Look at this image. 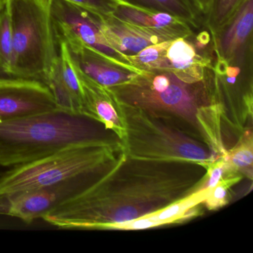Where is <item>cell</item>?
Here are the masks:
<instances>
[{
    "label": "cell",
    "mask_w": 253,
    "mask_h": 253,
    "mask_svg": "<svg viewBox=\"0 0 253 253\" xmlns=\"http://www.w3.org/2000/svg\"><path fill=\"white\" fill-rule=\"evenodd\" d=\"M118 140L99 121L57 109L0 121V166L23 165L72 145Z\"/></svg>",
    "instance_id": "3"
},
{
    "label": "cell",
    "mask_w": 253,
    "mask_h": 253,
    "mask_svg": "<svg viewBox=\"0 0 253 253\" xmlns=\"http://www.w3.org/2000/svg\"><path fill=\"white\" fill-rule=\"evenodd\" d=\"M47 87L54 97L57 109L82 115V87L64 44L59 45L58 54L50 70Z\"/></svg>",
    "instance_id": "12"
},
{
    "label": "cell",
    "mask_w": 253,
    "mask_h": 253,
    "mask_svg": "<svg viewBox=\"0 0 253 253\" xmlns=\"http://www.w3.org/2000/svg\"><path fill=\"white\" fill-rule=\"evenodd\" d=\"M50 13L58 46L69 43L85 45L111 58L132 66L127 56L118 52L108 43L100 28L98 14L64 0H50Z\"/></svg>",
    "instance_id": "8"
},
{
    "label": "cell",
    "mask_w": 253,
    "mask_h": 253,
    "mask_svg": "<svg viewBox=\"0 0 253 253\" xmlns=\"http://www.w3.org/2000/svg\"><path fill=\"white\" fill-rule=\"evenodd\" d=\"M117 104V103H116ZM124 121L126 154L133 159L192 161L210 168L217 161L204 142L163 118L140 109L117 104Z\"/></svg>",
    "instance_id": "6"
},
{
    "label": "cell",
    "mask_w": 253,
    "mask_h": 253,
    "mask_svg": "<svg viewBox=\"0 0 253 253\" xmlns=\"http://www.w3.org/2000/svg\"><path fill=\"white\" fill-rule=\"evenodd\" d=\"M75 70L83 90L82 115L103 124L123 143L126 137L125 125L110 91L78 69Z\"/></svg>",
    "instance_id": "13"
},
{
    "label": "cell",
    "mask_w": 253,
    "mask_h": 253,
    "mask_svg": "<svg viewBox=\"0 0 253 253\" xmlns=\"http://www.w3.org/2000/svg\"><path fill=\"white\" fill-rule=\"evenodd\" d=\"M100 24L109 45L126 56L133 55L149 45L169 41L154 31L121 20L113 14L100 15Z\"/></svg>",
    "instance_id": "14"
},
{
    "label": "cell",
    "mask_w": 253,
    "mask_h": 253,
    "mask_svg": "<svg viewBox=\"0 0 253 253\" xmlns=\"http://www.w3.org/2000/svg\"><path fill=\"white\" fill-rule=\"evenodd\" d=\"M189 1L204 21V17L207 15L210 11L212 0H189Z\"/></svg>",
    "instance_id": "23"
},
{
    "label": "cell",
    "mask_w": 253,
    "mask_h": 253,
    "mask_svg": "<svg viewBox=\"0 0 253 253\" xmlns=\"http://www.w3.org/2000/svg\"><path fill=\"white\" fill-rule=\"evenodd\" d=\"M246 2L247 0H212L203 27L210 33H218L232 21Z\"/></svg>",
    "instance_id": "19"
},
{
    "label": "cell",
    "mask_w": 253,
    "mask_h": 253,
    "mask_svg": "<svg viewBox=\"0 0 253 253\" xmlns=\"http://www.w3.org/2000/svg\"><path fill=\"white\" fill-rule=\"evenodd\" d=\"M113 14L121 20L154 31L169 41L189 38L195 33V29L186 20L165 11L122 3L116 7Z\"/></svg>",
    "instance_id": "15"
},
{
    "label": "cell",
    "mask_w": 253,
    "mask_h": 253,
    "mask_svg": "<svg viewBox=\"0 0 253 253\" xmlns=\"http://www.w3.org/2000/svg\"><path fill=\"white\" fill-rule=\"evenodd\" d=\"M208 168L192 161L124 158L97 184L42 216L63 229L108 230L156 212L204 187Z\"/></svg>",
    "instance_id": "1"
},
{
    "label": "cell",
    "mask_w": 253,
    "mask_h": 253,
    "mask_svg": "<svg viewBox=\"0 0 253 253\" xmlns=\"http://www.w3.org/2000/svg\"><path fill=\"white\" fill-rule=\"evenodd\" d=\"M107 88L117 104L169 121L203 142L199 114L210 105H221L215 67L195 82L183 81L171 71L140 70L126 82Z\"/></svg>",
    "instance_id": "2"
},
{
    "label": "cell",
    "mask_w": 253,
    "mask_h": 253,
    "mask_svg": "<svg viewBox=\"0 0 253 253\" xmlns=\"http://www.w3.org/2000/svg\"><path fill=\"white\" fill-rule=\"evenodd\" d=\"M11 65L12 40L9 17L5 7L0 14V81L13 80Z\"/></svg>",
    "instance_id": "20"
},
{
    "label": "cell",
    "mask_w": 253,
    "mask_h": 253,
    "mask_svg": "<svg viewBox=\"0 0 253 253\" xmlns=\"http://www.w3.org/2000/svg\"><path fill=\"white\" fill-rule=\"evenodd\" d=\"M126 157L121 140L72 145L4 172L0 177V195L51 186L85 173L113 168Z\"/></svg>",
    "instance_id": "4"
},
{
    "label": "cell",
    "mask_w": 253,
    "mask_h": 253,
    "mask_svg": "<svg viewBox=\"0 0 253 253\" xmlns=\"http://www.w3.org/2000/svg\"><path fill=\"white\" fill-rule=\"evenodd\" d=\"M236 180L222 179L220 183L211 189L208 196L203 201L208 210H214L227 204V189L230 185L236 183Z\"/></svg>",
    "instance_id": "22"
},
{
    "label": "cell",
    "mask_w": 253,
    "mask_h": 253,
    "mask_svg": "<svg viewBox=\"0 0 253 253\" xmlns=\"http://www.w3.org/2000/svg\"><path fill=\"white\" fill-rule=\"evenodd\" d=\"M72 5L98 15L112 14L120 4L124 3L121 0H64Z\"/></svg>",
    "instance_id": "21"
},
{
    "label": "cell",
    "mask_w": 253,
    "mask_h": 253,
    "mask_svg": "<svg viewBox=\"0 0 253 253\" xmlns=\"http://www.w3.org/2000/svg\"><path fill=\"white\" fill-rule=\"evenodd\" d=\"M210 191V189L202 188L192 195L156 212L144 216L149 228L175 223L195 215V212L198 211L197 207L202 204L203 201L208 196Z\"/></svg>",
    "instance_id": "17"
},
{
    "label": "cell",
    "mask_w": 253,
    "mask_h": 253,
    "mask_svg": "<svg viewBox=\"0 0 253 253\" xmlns=\"http://www.w3.org/2000/svg\"><path fill=\"white\" fill-rule=\"evenodd\" d=\"M75 69L102 86L109 88L126 82L140 70L111 58L90 47L64 44Z\"/></svg>",
    "instance_id": "11"
},
{
    "label": "cell",
    "mask_w": 253,
    "mask_h": 253,
    "mask_svg": "<svg viewBox=\"0 0 253 253\" xmlns=\"http://www.w3.org/2000/svg\"><path fill=\"white\" fill-rule=\"evenodd\" d=\"M57 109L49 88L41 83L16 79L0 81V121Z\"/></svg>",
    "instance_id": "9"
},
{
    "label": "cell",
    "mask_w": 253,
    "mask_h": 253,
    "mask_svg": "<svg viewBox=\"0 0 253 253\" xmlns=\"http://www.w3.org/2000/svg\"><path fill=\"white\" fill-rule=\"evenodd\" d=\"M124 3L165 11L186 20L195 29L203 27V19L189 0H121Z\"/></svg>",
    "instance_id": "18"
},
{
    "label": "cell",
    "mask_w": 253,
    "mask_h": 253,
    "mask_svg": "<svg viewBox=\"0 0 253 253\" xmlns=\"http://www.w3.org/2000/svg\"><path fill=\"white\" fill-rule=\"evenodd\" d=\"M224 162L225 171L223 178L225 180H239L241 176L245 175L253 179V133L246 130L241 140L235 146L227 151L222 159Z\"/></svg>",
    "instance_id": "16"
},
{
    "label": "cell",
    "mask_w": 253,
    "mask_h": 253,
    "mask_svg": "<svg viewBox=\"0 0 253 253\" xmlns=\"http://www.w3.org/2000/svg\"><path fill=\"white\" fill-rule=\"evenodd\" d=\"M12 40L13 79L47 86L58 54L50 13V0H6Z\"/></svg>",
    "instance_id": "5"
},
{
    "label": "cell",
    "mask_w": 253,
    "mask_h": 253,
    "mask_svg": "<svg viewBox=\"0 0 253 253\" xmlns=\"http://www.w3.org/2000/svg\"><path fill=\"white\" fill-rule=\"evenodd\" d=\"M121 163L113 168L85 173L51 186L0 195V215L16 217L26 223L42 218L97 184Z\"/></svg>",
    "instance_id": "7"
},
{
    "label": "cell",
    "mask_w": 253,
    "mask_h": 253,
    "mask_svg": "<svg viewBox=\"0 0 253 253\" xmlns=\"http://www.w3.org/2000/svg\"><path fill=\"white\" fill-rule=\"evenodd\" d=\"M253 0H247L232 21L220 32L211 34L213 51L228 66H253Z\"/></svg>",
    "instance_id": "10"
},
{
    "label": "cell",
    "mask_w": 253,
    "mask_h": 253,
    "mask_svg": "<svg viewBox=\"0 0 253 253\" xmlns=\"http://www.w3.org/2000/svg\"><path fill=\"white\" fill-rule=\"evenodd\" d=\"M5 5H6V0H0V14L5 8Z\"/></svg>",
    "instance_id": "24"
}]
</instances>
